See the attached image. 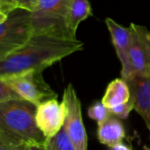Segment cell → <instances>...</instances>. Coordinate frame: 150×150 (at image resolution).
<instances>
[{"mask_svg": "<svg viewBox=\"0 0 150 150\" xmlns=\"http://www.w3.org/2000/svg\"><path fill=\"white\" fill-rule=\"evenodd\" d=\"M40 0H19L18 1V7L28 10L32 12L35 6H37Z\"/></svg>", "mask_w": 150, "mask_h": 150, "instance_id": "obj_19", "label": "cell"}, {"mask_svg": "<svg viewBox=\"0 0 150 150\" xmlns=\"http://www.w3.org/2000/svg\"><path fill=\"white\" fill-rule=\"evenodd\" d=\"M19 98L21 97L8 86L4 80H0V103Z\"/></svg>", "mask_w": 150, "mask_h": 150, "instance_id": "obj_18", "label": "cell"}, {"mask_svg": "<svg viewBox=\"0 0 150 150\" xmlns=\"http://www.w3.org/2000/svg\"><path fill=\"white\" fill-rule=\"evenodd\" d=\"M4 81L21 99L36 107L57 97L56 92L44 81L42 71H28Z\"/></svg>", "mask_w": 150, "mask_h": 150, "instance_id": "obj_5", "label": "cell"}, {"mask_svg": "<svg viewBox=\"0 0 150 150\" xmlns=\"http://www.w3.org/2000/svg\"><path fill=\"white\" fill-rule=\"evenodd\" d=\"M62 103L65 111L64 131L75 149L88 150V135L83 124L81 101L71 84H69L64 89Z\"/></svg>", "mask_w": 150, "mask_h": 150, "instance_id": "obj_6", "label": "cell"}, {"mask_svg": "<svg viewBox=\"0 0 150 150\" xmlns=\"http://www.w3.org/2000/svg\"><path fill=\"white\" fill-rule=\"evenodd\" d=\"M64 106L57 99L49 100L37 106L36 125L46 139L54 137L60 132L64 127Z\"/></svg>", "mask_w": 150, "mask_h": 150, "instance_id": "obj_8", "label": "cell"}, {"mask_svg": "<svg viewBox=\"0 0 150 150\" xmlns=\"http://www.w3.org/2000/svg\"><path fill=\"white\" fill-rule=\"evenodd\" d=\"M105 24L110 31L112 43L121 63L122 79L126 81L132 76V70L129 57V50L131 46V29L130 28H125L119 25L111 18H106Z\"/></svg>", "mask_w": 150, "mask_h": 150, "instance_id": "obj_9", "label": "cell"}, {"mask_svg": "<svg viewBox=\"0 0 150 150\" xmlns=\"http://www.w3.org/2000/svg\"><path fill=\"white\" fill-rule=\"evenodd\" d=\"M28 150H46L44 146H30Z\"/></svg>", "mask_w": 150, "mask_h": 150, "instance_id": "obj_23", "label": "cell"}, {"mask_svg": "<svg viewBox=\"0 0 150 150\" xmlns=\"http://www.w3.org/2000/svg\"><path fill=\"white\" fill-rule=\"evenodd\" d=\"M97 137L102 144L110 147L122 142L125 137L124 125L117 117L110 116L104 122L98 124Z\"/></svg>", "mask_w": 150, "mask_h": 150, "instance_id": "obj_11", "label": "cell"}, {"mask_svg": "<svg viewBox=\"0 0 150 150\" xmlns=\"http://www.w3.org/2000/svg\"><path fill=\"white\" fill-rule=\"evenodd\" d=\"M88 116L91 119H94L98 124H101L109 118L111 114L110 110L106 108L102 102H96L88 109Z\"/></svg>", "mask_w": 150, "mask_h": 150, "instance_id": "obj_16", "label": "cell"}, {"mask_svg": "<svg viewBox=\"0 0 150 150\" xmlns=\"http://www.w3.org/2000/svg\"><path fill=\"white\" fill-rule=\"evenodd\" d=\"M8 18V13L5 12L2 8H0V24L4 23Z\"/></svg>", "mask_w": 150, "mask_h": 150, "instance_id": "obj_22", "label": "cell"}, {"mask_svg": "<svg viewBox=\"0 0 150 150\" xmlns=\"http://www.w3.org/2000/svg\"><path fill=\"white\" fill-rule=\"evenodd\" d=\"M0 8H1V4H0Z\"/></svg>", "mask_w": 150, "mask_h": 150, "instance_id": "obj_24", "label": "cell"}, {"mask_svg": "<svg viewBox=\"0 0 150 150\" xmlns=\"http://www.w3.org/2000/svg\"><path fill=\"white\" fill-rule=\"evenodd\" d=\"M129 28L131 29L129 57L132 76L150 75V32L146 27L134 23Z\"/></svg>", "mask_w": 150, "mask_h": 150, "instance_id": "obj_7", "label": "cell"}, {"mask_svg": "<svg viewBox=\"0 0 150 150\" xmlns=\"http://www.w3.org/2000/svg\"><path fill=\"white\" fill-rule=\"evenodd\" d=\"M130 90L134 110L150 126V75L132 76L125 81Z\"/></svg>", "mask_w": 150, "mask_h": 150, "instance_id": "obj_10", "label": "cell"}, {"mask_svg": "<svg viewBox=\"0 0 150 150\" xmlns=\"http://www.w3.org/2000/svg\"><path fill=\"white\" fill-rule=\"evenodd\" d=\"M33 35L30 11L17 7L9 12L7 20L0 24V59L25 44Z\"/></svg>", "mask_w": 150, "mask_h": 150, "instance_id": "obj_4", "label": "cell"}, {"mask_svg": "<svg viewBox=\"0 0 150 150\" xmlns=\"http://www.w3.org/2000/svg\"><path fill=\"white\" fill-rule=\"evenodd\" d=\"M110 150H132V148L130 146H128L127 145L120 142L118 144H116V145L110 146Z\"/></svg>", "mask_w": 150, "mask_h": 150, "instance_id": "obj_21", "label": "cell"}, {"mask_svg": "<svg viewBox=\"0 0 150 150\" xmlns=\"http://www.w3.org/2000/svg\"><path fill=\"white\" fill-rule=\"evenodd\" d=\"M71 2V0H40L31 12L34 34L75 40L67 27Z\"/></svg>", "mask_w": 150, "mask_h": 150, "instance_id": "obj_3", "label": "cell"}, {"mask_svg": "<svg viewBox=\"0 0 150 150\" xmlns=\"http://www.w3.org/2000/svg\"><path fill=\"white\" fill-rule=\"evenodd\" d=\"M36 109L21 98L1 102L0 131L28 146H44L47 139L36 125Z\"/></svg>", "mask_w": 150, "mask_h": 150, "instance_id": "obj_2", "label": "cell"}, {"mask_svg": "<svg viewBox=\"0 0 150 150\" xmlns=\"http://www.w3.org/2000/svg\"><path fill=\"white\" fill-rule=\"evenodd\" d=\"M83 48L84 43L78 39L34 34L25 44L0 59V80H6L31 71H42Z\"/></svg>", "mask_w": 150, "mask_h": 150, "instance_id": "obj_1", "label": "cell"}, {"mask_svg": "<svg viewBox=\"0 0 150 150\" xmlns=\"http://www.w3.org/2000/svg\"><path fill=\"white\" fill-rule=\"evenodd\" d=\"M29 146L0 131V150H28Z\"/></svg>", "mask_w": 150, "mask_h": 150, "instance_id": "obj_15", "label": "cell"}, {"mask_svg": "<svg viewBox=\"0 0 150 150\" xmlns=\"http://www.w3.org/2000/svg\"><path fill=\"white\" fill-rule=\"evenodd\" d=\"M18 1L19 0H0L1 8L9 13V12L18 7Z\"/></svg>", "mask_w": 150, "mask_h": 150, "instance_id": "obj_20", "label": "cell"}, {"mask_svg": "<svg viewBox=\"0 0 150 150\" xmlns=\"http://www.w3.org/2000/svg\"><path fill=\"white\" fill-rule=\"evenodd\" d=\"M148 129H149V130H150V126H149V128H148Z\"/></svg>", "mask_w": 150, "mask_h": 150, "instance_id": "obj_25", "label": "cell"}, {"mask_svg": "<svg viewBox=\"0 0 150 150\" xmlns=\"http://www.w3.org/2000/svg\"><path fill=\"white\" fill-rule=\"evenodd\" d=\"M92 8L88 0H71L67 19V27L73 39H77L76 32L79 25L89 16H92Z\"/></svg>", "mask_w": 150, "mask_h": 150, "instance_id": "obj_13", "label": "cell"}, {"mask_svg": "<svg viewBox=\"0 0 150 150\" xmlns=\"http://www.w3.org/2000/svg\"><path fill=\"white\" fill-rule=\"evenodd\" d=\"M130 100L131 90L126 81L123 79H116L108 85L102 103L110 110L126 103Z\"/></svg>", "mask_w": 150, "mask_h": 150, "instance_id": "obj_12", "label": "cell"}, {"mask_svg": "<svg viewBox=\"0 0 150 150\" xmlns=\"http://www.w3.org/2000/svg\"><path fill=\"white\" fill-rule=\"evenodd\" d=\"M44 146L46 150H76L64 127L54 137L47 139Z\"/></svg>", "mask_w": 150, "mask_h": 150, "instance_id": "obj_14", "label": "cell"}, {"mask_svg": "<svg viewBox=\"0 0 150 150\" xmlns=\"http://www.w3.org/2000/svg\"><path fill=\"white\" fill-rule=\"evenodd\" d=\"M132 110H134V104H133V102H132V100L131 98V100L128 103L110 109V112L111 115H114V116H116V117H117L119 118L125 119L129 116L130 112Z\"/></svg>", "mask_w": 150, "mask_h": 150, "instance_id": "obj_17", "label": "cell"}]
</instances>
